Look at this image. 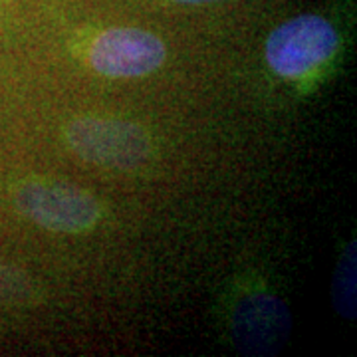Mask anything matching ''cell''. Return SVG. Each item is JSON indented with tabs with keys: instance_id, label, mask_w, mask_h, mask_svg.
Masks as SVG:
<instances>
[{
	"instance_id": "cell-1",
	"label": "cell",
	"mask_w": 357,
	"mask_h": 357,
	"mask_svg": "<svg viewBox=\"0 0 357 357\" xmlns=\"http://www.w3.org/2000/svg\"><path fill=\"white\" fill-rule=\"evenodd\" d=\"M337 32L316 14L296 16L266 40L268 66L282 77H302L328 62L337 50Z\"/></svg>"
},
{
	"instance_id": "cell-5",
	"label": "cell",
	"mask_w": 357,
	"mask_h": 357,
	"mask_svg": "<svg viewBox=\"0 0 357 357\" xmlns=\"http://www.w3.org/2000/svg\"><path fill=\"white\" fill-rule=\"evenodd\" d=\"M181 4H203V2H215V0H175Z\"/></svg>"
},
{
	"instance_id": "cell-3",
	"label": "cell",
	"mask_w": 357,
	"mask_h": 357,
	"mask_svg": "<svg viewBox=\"0 0 357 357\" xmlns=\"http://www.w3.org/2000/svg\"><path fill=\"white\" fill-rule=\"evenodd\" d=\"M16 206L32 222L56 232H84L100 218V204L86 191L60 181H28Z\"/></svg>"
},
{
	"instance_id": "cell-4",
	"label": "cell",
	"mask_w": 357,
	"mask_h": 357,
	"mask_svg": "<svg viewBox=\"0 0 357 357\" xmlns=\"http://www.w3.org/2000/svg\"><path fill=\"white\" fill-rule=\"evenodd\" d=\"M167 58L163 40L139 28H109L93 40L89 64L107 77H143Z\"/></svg>"
},
{
	"instance_id": "cell-2",
	"label": "cell",
	"mask_w": 357,
	"mask_h": 357,
	"mask_svg": "<svg viewBox=\"0 0 357 357\" xmlns=\"http://www.w3.org/2000/svg\"><path fill=\"white\" fill-rule=\"evenodd\" d=\"M68 145L86 161L114 169H135L149 157V135L121 119L82 117L66 129Z\"/></svg>"
}]
</instances>
